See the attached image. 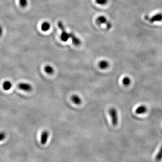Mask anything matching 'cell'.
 I'll return each mask as SVG.
<instances>
[{"label": "cell", "mask_w": 162, "mask_h": 162, "mask_svg": "<svg viewBox=\"0 0 162 162\" xmlns=\"http://www.w3.org/2000/svg\"><path fill=\"white\" fill-rule=\"evenodd\" d=\"M49 133L47 131H43L41 135V143L42 145H45L47 142L48 139Z\"/></svg>", "instance_id": "8992f818"}, {"label": "cell", "mask_w": 162, "mask_h": 162, "mask_svg": "<svg viewBox=\"0 0 162 162\" xmlns=\"http://www.w3.org/2000/svg\"><path fill=\"white\" fill-rule=\"evenodd\" d=\"M12 87V84L9 81H6L3 83L2 87L5 91H9L11 89Z\"/></svg>", "instance_id": "8fae6325"}, {"label": "cell", "mask_w": 162, "mask_h": 162, "mask_svg": "<svg viewBox=\"0 0 162 162\" xmlns=\"http://www.w3.org/2000/svg\"><path fill=\"white\" fill-rule=\"evenodd\" d=\"M122 83L125 86H128L131 83V79L129 77H125L122 80Z\"/></svg>", "instance_id": "7c38bea8"}, {"label": "cell", "mask_w": 162, "mask_h": 162, "mask_svg": "<svg viewBox=\"0 0 162 162\" xmlns=\"http://www.w3.org/2000/svg\"><path fill=\"white\" fill-rule=\"evenodd\" d=\"M58 25L59 28L62 31L61 36V40L64 42H66L69 40V38H70L71 33H68L66 31L65 27L61 21H59L58 22Z\"/></svg>", "instance_id": "6da1fadb"}, {"label": "cell", "mask_w": 162, "mask_h": 162, "mask_svg": "<svg viewBox=\"0 0 162 162\" xmlns=\"http://www.w3.org/2000/svg\"><path fill=\"white\" fill-rule=\"evenodd\" d=\"M155 160L157 161H159L162 159V146H161L159 151L155 157Z\"/></svg>", "instance_id": "9a60e30c"}, {"label": "cell", "mask_w": 162, "mask_h": 162, "mask_svg": "<svg viewBox=\"0 0 162 162\" xmlns=\"http://www.w3.org/2000/svg\"><path fill=\"white\" fill-rule=\"evenodd\" d=\"M145 18L152 24L155 22H161L162 21V13H157L150 18L148 16H146Z\"/></svg>", "instance_id": "277c9868"}, {"label": "cell", "mask_w": 162, "mask_h": 162, "mask_svg": "<svg viewBox=\"0 0 162 162\" xmlns=\"http://www.w3.org/2000/svg\"><path fill=\"white\" fill-rule=\"evenodd\" d=\"M109 114L111 118L112 124L114 126H116L118 124V116L117 109L115 108H110L109 110Z\"/></svg>", "instance_id": "7a4b0ae2"}, {"label": "cell", "mask_w": 162, "mask_h": 162, "mask_svg": "<svg viewBox=\"0 0 162 162\" xmlns=\"http://www.w3.org/2000/svg\"><path fill=\"white\" fill-rule=\"evenodd\" d=\"M96 23L98 25H101L102 24H105L108 30L112 28V24L109 21H107V19L104 16H101L97 18L96 20Z\"/></svg>", "instance_id": "3957f363"}, {"label": "cell", "mask_w": 162, "mask_h": 162, "mask_svg": "<svg viewBox=\"0 0 162 162\" xmlns=\"http://www.w3.org/2000/svg\"><path fill=\"white\" fill-rule=\"evenodd\" d=\"M3 28H2V26L0 25V36H1L2 35V33H3Z\"/></svg>", "instance_id": "d6986e66"}, {"label": "cell", "mask_w": 162, "mask_h": 162, "mask_svg": "<svg viewBox=\"0 0 162 162\" xmlns=\"http://www.w3.org/2000/svg\"><path fill=\"white\" fill-rule=\"evenodd\" d=\"M6 138V133L3 132H0V141H2Z\"/></svg>", "instance_id": "ac0fdd59"}, {"label": "cell", "mask_w": 162, "mask_h": 162, "mask_svg": "<svg viewBox=\"0 0 162 162\" xmlns=\"http://www.w3.org/2000/svg\"><path fill=\"white\" fill-rule=\"evenodd\" d=\"M19 4L22 7H25L27 6L28 1L27 0H19Z\"/></svg>", "instance_id": "2e32d148"}, {"label": "cell", "mask_w": 162, "mask_h": 162, "mask_svg": "<svg viewBox=\"0 0 162 162\" xmlns=\"http://www.w3.org/2000/svg\"><path fill=\"white\" fill-rule=\"evenodd\" d=\"M147 108L144 105H140L135 110V113L138 115H142L146 113Z\"/></svg>", "instance_id": "52a82bcc"}, {"label": "cell", "mask_w": 162, "mask_h": 162, "mask_svg": "<svg viewBox=\"0 0 162 162\" xmlns=\"http://www.w3.org/2000/svg\"><path fill=\"white\" fill-rule=\"evenodd\" d=\"M95 1L99 5H104L108 2V0H95Z\"/></svg>", "instance_id": "e0dca14e"}, {"label": "cell", "mask_w": 162, "mask_h": 162, "mask_svg": "<svg viewBox=\"0 0 162 162\" xmlns=\"http://www.w3.org/2000/svg\"><path fill=\"white\" fill-rule=\"evenodd\" d=\"M18 87L19 89L25 92H31L32 90V86L29 84L24 83H20L18 84Z\"/></svg>", "instance_id": "5b68a950"}, {"label": "cell", "mask_w": 162, "mask_h": 162, "mask_svg": "<svg viewBox=\"0 0 162 162\" xmlns=\"http://www.w3.org/2000/svg\"><path fill=\"white\" fill-rule=\"evenodd\" d=\"M50 25L49 23L47 22H44L41 25V28L42 31L44 32L47 31L50 28Z\"/></svg>", "instance_id": "4fadbf2b"}, {"label": "cell", "mask_w": 162, "mask_h": 162, "mask_svg": "<svg viewBox=\"0 0 162 162\" xmlns=\"http://www.w3.org/2000/svg\"><path fill=\"white\" fill-rule=\"evenodd\" d=\"M71 98L72 101L75 104L79 105L82 103V100L81 99L80 97L78 96V95H73L71 96Z\"/></svg>", "instance_id": "9c48e42d"}, {"label": "cell", "mask_w": 162, "mask_h": 162, "mask_svg": "<svg viewBox=\"0 0 162 162\" xmlns=\"http://www.w3.org/2000/svg\"><path fill=\"white\" fill-rule=\"evenodd\" d=\"M72 41V43L76 46H79L80 45L81 41L73 33H71V38Z\"/></svg>", "instance_id": "30bf717a"}, {"label": "cell", "mask_w": 162, "mask_h": 162, "mask_svg": "<svg viewBox=\"0 0 162 162\" xmlns=\"http://www.w3.org/2000/svg\"><path fill=\"white\" fill-rule=\"evenodd\" d=\"M44 70L46 73L47 74H51L54 72V69L50 65H47L45 66Z\"/></svg>", "instance_id": "5bb4252c"}, {"label": "cell", "mask_w": 162, "mask_h": 162, "mask_svg": "<svg viewBox=\"0 0 162 162\" xmlns=\"http://www.w3.org/2000/svg\"><path fill=\"white\" fill-rule=\"evenodd\" d=\"M99 67L102 70H105L109 67V64L107 61L102 60L99 63Z\"/></svg>", "instance_id": "ba28073f"}]
</instances>
